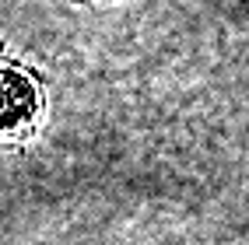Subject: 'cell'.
Returning <instances> with one entry per match:
<instances>
[{"instance_id": "obj_1", "label": "cell", "mask_w": 249, "mask_h": 245, "mask_svg": "<svg viewBox=\"0 0 249 245\" xmlns=\"http://www.w3.org/2000/svg\"><path fill=\"white\" fill-rule=\"evenodd\" d=\"M39 84L25 70L0 63V137H21L39 119Z\"/></svg>"}]
</instances>
